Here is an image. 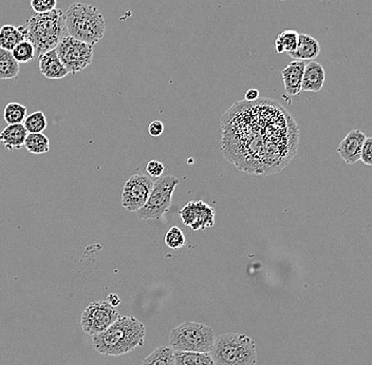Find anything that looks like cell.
Here are the masks:
<instances>
[{"label":"cell","instance_id":"6da1fadb","mask_svg":"<svg viewBox=\"0 0 372 365\" xmlns=\"http://www.w3.org/2000/svg\"><path fill=\"white\" fill-rule=\"evenodd\" d=\"M220 124L221 154L243 172L274 174L297 153L299 127L278 101H236Z\"/></svg>","mask_w":372,"mask_h":365},{"label":"cell","instance_id":"7a4b0ae2","mask_svg":"<svg viewBox=\"0 0 372 365\" xmlns=\"http://www.w3.org/2000/svg\"><path fill=\"white\" fill-rule=\"evenodd\" d=\"M145 335V326L137 318L120 316L103 333L93 335L92 346L104 356H122L142 347Z\"/></svg>","mask_w":372,"mask_h":365},{"label":"cell","instance_id":"3957f363","mask_svg":"<svg viewBox=\"0 0 372 365\" xmlns=\"http://www.w3.org/2000/svg\"><path fill=\"white\" fill-rule=\"evenodd\" d=\"M27 40L35 48V58L58 46L67 34L65 14L55 8L44 14H35L25 23Z\"/></svg>","mask_w":372,"mask_h":365},{"label":"cell","instance_id":"277c9868","mask_svg":"<svg viewBox=\"0 0 372 365\" xmlns=\"http://www.w3.org/2000/svg\"><path fill=\"white\" fill-rule=\"evenodd\" d=\"M67 34L80 41L94 46L105 35L103 15L90 4H72L65 13Z\"/></svg>","mask_w":372,"mask_h":365},{"label":"cell","instance_id":"5b68a950","mask_svg":"<svg viewBox=\"0 0 372 365\" xmlns=\"http://www.w3.org/2000/svg\"><path fill=\"white\" fill-rule=\"evenodd\" d=\"M216 365H255L257 363L256 343L242 333H224L216 338L211 348Z\"/></svg>","mask_w":372,"mask_h":365},{"label":"cell","instance_id":"8992f818","mask_svg":"<svg viewBox=\"0 0 372 365\" xmlns=\"http://www.w3.org/2000/svg\"><path fill=\"white\" fill-rule=\"evenodd\" d=\"M215 339L211 327L192 321L178 325L169 333L170 347L178 352H209Z\"/></svg>","mask_w":372,"mask_h":365},{"label":"cell","instance_id":"52a82bcc","mask_svg":"<svg viewBox=\"0 0 372 365\" xmlns=\"http://www.w3.org/2000/svg\"><path fill=\"white\" fill-rule=\"evenodd\" d=\"M179 184V179L168 174L159 177L154 181V189L147 202L137 212L141 219H159L169 210L173 200V194Z\"/></svg>","mask_w":372,"mask_h":365},{"label":"cell","instance_id":"ba28073f","mask_svg":"<svg viewBox=\"0 0 372 365\" xmlns=\"http://www.w3.org/2000/svg\"><path fill=\"white\" fill-rule=\"evenodd\" d=\"M55 50L69 73H78L92 63L93 46L72 36L66 35Z\"/></svg>","mask_w":372,"mask_h":365},{"label":"cell","instance_id":"9c48e42d","mask_svg":"<svg viewBox=\"0 0 372 365\" xmlns=\"http://www.w3.org/2000/svg\"><path fill=\"white\" fill-rule=\"evenodd\" d=\"M120 314L116 307L106 301H95L89 304L80 316L82 331L87 335H99L113 324Z\"/></svg>","mask_w":372,"mask_h":365},{"label":"cell","instance_id":"30bf717a","mask_svg":"<svg viewBox=\"0 0 372 365\" xmlns=\"http://www.w3.org/2000/svg\"><path fill=\"white\" fill-rule=\"evenodd\" d=\"M154 181L151 177L135 173L125 183L122 191V205L127 211H137L147 202Z\"/></svg>","mask_w":372,"mask_h":365},{"label":"cell","instance_id":"8fae6325","mask_svg":"<svg viewBox=\"0 0 372 365\" xmlns=\"http://www.w3.org/2000/svg\"><path fill=\"white\" fill-rule=\"evenodd\" d=\"M366 139L367 137L361 131L351 130L338 146L337 153L340 158L348 165L359 162Z\"/></svg>","mask_w":372,"mask_h":365},{"label":"cell","instance_id":"7c38bea8","mask_svg":"<svg viewBox=\"0 0 372 365\" xmlns=\"http://www.w3.org/2000/svg\"><path fill=\"white\" fill-rule=\"evenodd\" d=\"M304 67V61L293 60L281 71V78L287 95H297L302 92Z\"/></svg>","mask_w":372,"mask_h":365},{"label":"cell","instance_id":"4fadbf2b","mask_svg":"<svg viewBox=\"0 0 372 365\" xmlns=\"http://www.w3.org/2000/svg\"><path fill=\"white\" fill-rule=\"evenodd\" d=\"M40 73L49 79H61L69 74L57 55L56 50L48 51L38 57Z\"/></svg>","mask_w":372,"mask_h":365},{"label":"cell","instance_id":"5bb4252c","mask_svg":"<svg viewBox=\"0 0 372 365\" xmlns=\"http://www.w3.org/2000/svg\"><path fill=\"white\" fill-rule=\"evenodd\" d=\"M326 73L323 65L316 61L311 60L306 63L304 77H302V91L304 92H319L325 84Z\"/></svg>","mask_w":372,"mask_h":365},{"label":"cell","instance_id":"9a60e30c","mask_svg":"<svg viewBox=\"0 0 372 365\" xmlns=\"http://www.w3.org/2000/svg\"><path fill=\"white\" fill-rule=\"evenodd\" d=\"M319 52H321V46L315 38L306 34H299L297 48L294 52L287 55L295 60H313L318 56Z\"/></svg>","mask_w":372,"mask_h":365},{"label":"cell","instance_id":"2e32d148","mask_svg":"<svg viewBox=\"0 0 372 365\" xmlns=\"http://www.w3.org/2000/svg\"><path fill=\"white\" fill-rule=\"evenodd\" d=\"M27 135L23 124H8L0 133V143L8 150H18L25 146Z\"/></svg>","mask_w":372,"mask_h":365},{"label":"cell","instance_id":"e0dca14e","mask_svg":"<svg viewBox=\"0 0 372 365\" xmlns=\"http://www.w3.org/2000/svg\"><path fill=\"white\" fill-rule=\"evenodd\" d=\"M27 40V30L25 25L15 27L13 25H4L0 27V48L12 52L13 49Z\"/></svg>","mask_w":372,"mask_h":365},{"label":"cell","instance_id":"ac0fdd59","mask_svg":"<svg viewBox=\"0 0 372 365\" xmlns=\"http://www.w3.org/2000/svg\"><path fill=\"white\" fill-rule=\"evenodd\" d=\"M175 365H216L211 352H178L173 350Z\"/></svg>","mask_w":372,"mask_h":365},{"label":"cell","instance_id":"d6986e66","mask_svg":"<svg viewBox=\"0 0 372 365\" xmlns=\"http://www.w3.org/2000/svg\"><path fill=\"white\" fill-rule=\"evenodd\" d=\"M20 67L11 51L0 48V79H14L18 76Z\"/></svg>","mask_w":372,"mask_h":365},{"label":"cell","instance_id":"ffe728a7","mask_svg":"<svg viewBox=\"0 0 372 365\" xmlns=\"http://www.w3.org/2000/svg\"><path fill=\"white\" fill-rule=\"evenodd\" d=\"M197 203V219L196 223L192 226L194 231L205 229L207 227H213L215 225V210L213 207L207 205L203 200Z\"/></svg>","mask_w":372,"mask_h":365},{"label":"cell","instance_id":"44dd1931","mask_svg":"<svg viewBox=\"0 0 372 365\" xmlns=\"http://www.w3.org/2000/svg\"><path fill=\"white\" fill-rule=\"evenodd\" d=\"M298 36L299 34L294 30H285L278 34L276 39H275V50L277 53L294 52L297 48Z\"/></svg>","mask_w":372,"mask_h":365},{"label":"cell","instance_id":"7402d4cb","mask_svg":"<svg viewBox=\"0 0 372 365\" xmlns=\"http://www.w3.org/2000/svg\"><path fill=\"white\" fill-rule=\"evenodd\" d=\"M142 365H175L173 348L168 346L156 348L149 356L144 359Z\"/></svg>","mask_w":372,"mask_h":365},{"label":"cell","instance_id":"603a6c76","mask_svg":"<svg viewBox=\"0 0 372 365\" xmlns=\"http://www.w3.org/2000/svg\"><path fill=\"white\" fill-rule=\"evenodd\" d=\"M25 147L30 153L44 154L50 150V141L44 133H27Z\"/></svg>","mask_w":372,"mask_h":365},{"label":"cell","instance_id":"cb8c5ba5","mask_svg":"<svg viewBox=\"0 0 372 365\" xmlns=\"http://www.w3.org/2000/svg\"><path fill=\"white\" fill-rule=\"evenodd\" d=\"M4 120L8 124H23L27 117V108L18 103H10L4 112Z\"/></svg>","mask_w":372,"mask_h":365},{"label":"cell","instance_id":"d4e9b609","mask_svg":"<svg viewBox=\"0 0 372 365\" xmlns=\"http://www.w3.org/2000/svg\"><path fill=\"white\" fill-rule=\"evenodd\" d=\"M23 124L27 133H42L46 128L48 122L44 112L37 111L27 115Z\"/></svg>","mask_w":372,"mask_h":365},{"label":"cell","instance_id":"484cf974","mask_svg":"<svg viewBox=\"0 0 372 365\" xmlns=\"http://www.w3.org/2000/svg\"><path fill=\"white\" fill-rule=\"evenodd\" d=\"M12 55L17 63H27L35 59V48L29 40H23L13 49Z\"/></svg>","mask_w":372,"mask_h":365},{"label":"cell","instance_id":"4316f807","mask_svg":"<svg viewBox=\"0 0 372 365\" xmlns=\"http://www.w3.org/2000/svg\"><path fill=\"white\" fill-rule=\"evenodd\" d=\"M164 241L167 247L173 250L182 248L186 244L185 236L183 231L178 227H171L165 234Z\"/></svg>","mask_w":372,"mask_h":365},{"label":"cell","instance_id":"83f0119b","mask_svg":"<svg viewBox=\"0 0 372 365\" xmlns=\"http://www.w3.org/2000/svg\"><path fill=\"white\" fill-rule=\"evenodd\" d=\"M57 0H31V8L36 14H44L55 10Z\"/></svg>","mask_w":372,"mask_h":365},{"label":"cell","instance_id":"f1b7e54d","mask_svg":"<svg viewBox=\"0 0 372 365\" xmlns=\"http://www.w3.org/2000/svg\"><path fill=\"white\" fill-rule=\"evenodd\" d=\"M164 165L158 160H150L146 165V171L151 177H160L164 173Z\"/></svg>","mask_w":372,"mask_h":365},{"label":"cell","instance_id":"f546056e","mask_svg":"<svg viewBox=\"0 0 372 365\" xmlns=\"http://www.w3.org/2000/svg\"><path fill=\"white\" fill-rule=\"evenodd\" d=\"M361 160L367 166L372 167V139H366L361 149Z\"/></svg>","mask_w":372,"mask_h":365},{"label":"cell","instance_id":"4dcf8cb0","mask_svg":"<svg viewBox=\"0 0 372 365\" xmlns=\"http://www.w3.org/2000/svg\"><path fill=\"white\" fill-rule=\"evenodd\" d=\"M163 132H164V124L160 120H154V122H150L149 126H148V133L151 136H160V135L163 134Z\"/></svg>","mask_w":372,"mask_h":365},{"label":"cell","instance_id":"1f68e13d","mask_svg":"<svg viewBox=\"0 0 372 365\" xmlns=\"http://www.w3.org/2000/svg\"><path fill=\"white\" fill-rule=\"evenodd\" d=\"M258 98H259V91L256 90V89H249V90L245 93V101H254Z\"/></svg>","mask_w":372,"mask_h":365},{"label":"cell","instance_id":"d6a6232c","mask_svg":"<svg viewBox=\"0 0 372 365\" xmlns=\"http://www.w3.org/2000/svg\"><path fill=\"white\" fill-rule=\"evenodd\" d=\"M107 302L108 303L111 304L113 307H116V306L120 305V300L118 295H113V293H112V295H108Z\"/></svg>","mask_w":372,"mask_h":365}]
</instances>
